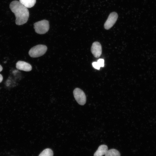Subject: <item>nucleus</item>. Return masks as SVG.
<instances>
[{
    "mask_svg": "<svg viewBox=\"0 0 156 156\" xmlns=\"http://www.w3.org/2000/svg\"><path fill=\"white\" fill-rule=\"evenodd\" d=\"M10 8L15 16V23L17 25H22L27 22L29 16V10L19 1H12L10 5Z\"/></svg>",
    "mask_w": 156,
    "mask_h": 156,
    "instance_id": "nucleus-1",
    "label": "nucleus"
},
{
    "mask_svg": "<svg viewBox=\"0 0 156 156\" xmlns=\"http://www.w3.org/2000/svg\"><path fill=\"white\" fill-rule=\"evenodd\" d=\"M47 50V47L46 45L39 44L31 48L29 52V54L31 57H38L44 54Z\"/></svg>",
    "mask_w": 156,
    "mask_h": 156,
    "instance_id": "nucleus-2",
    "label": "nucleus"
},
{
    "mask_svg": "<svg viewBox=\"0 0 156 156\" xmlns=\"http://www.w3.org/2000/svg\"><path fill=\"white\" fill-rule=\"evenodd\" d=\"M35 32L39 34H44L47 32L49 28V22L47 20H43L34 24Z\"/></svg>",
    "mask_w": 156,
    "mask_h": 156,
    "instance_id": "nucleus-3",
    "label": "nucleus"
},
{
    "mask_svg": "<svg viewBox=\"0 0 156 156\" xmlns=\"http://www.w3.org/2000/svg\"><path fill=\"white\" fill-rule=\"evenodd\" d=\"M74 97L79 104L84 105L86 102V96L83 91L78 88H75L73 91Z\"/></svg>",
    "mask_w": 156,
    "mask_h": 156,
    "instance_id": "nucleus-4",
    "label": "nucleus"
},
{
    "mask_svg": "<svg viewBox=\"0 0 156 156\" xmlns=\"http://www.w3.org/2000/svg\"><path fill=\"white\" fill-rule=\"evenodd\" d=\"M118 18L117 14L113 12L109 15L104 25L105 29H108L111 28L116 22Z\"/></svg>",
    "mask_w": 156,
    "mask_h": 156,
    "instance_id": "nucleus-5",
    "label": "nucleus"
},
{
    "mask_svg": "<svg viewBox=\"0 0 156 156\" xmlns=\"http://www.w3.org/2000/svg\"><path fill=\"white\" fill-rule=\"evenodd\" d=\"M91 51L95 57H99L102 53V47L100 43L98 42H94L91 47Z\"/></svg>",
    "mask_w": 156,
    "mask_h": 156,
    "instance_id": "nucleus-6",
    "label": "nucleus"
},
{
    "mask_svg": "<svg viewBox=\"0 0 156 156\" xmlns=\"http://www.w3.org/2000/svg\"><path fill=\"white\" fill-rule=\"evenodd\" d=\"M16 68L19 70L29 71L32 69V66L29 63L25 62L19 61L16 64Z\"/></svg>",
    "mask_w": 156,
    "mask_h": 156,
    "instance_id": "nucleus-7",
    "label": "nucleus"
},
{
    "mask_svg": "<svg viewBox=\"0 0 156 156\" xmlns=\"http://www.w3.org/2000/svg\"><path fill=\"white\" fill-rule=\"evenodd\" d=\"M108 150V147L107 145H101L94 153V156H102L105 154Z\"/></svg>",
    "mask_w": 156,
    "mask_h": 156,
    "instance_id": "nucleus-8",
    "label": "nucleus"
},
{
    "mask_svg": "<svg viewBox=\"0 0 156 156\" xmlns=\"http://www.w3.org/2000/svg\"><path fill=\"white\" fill-rule=\"evenodd\" d=\"M36 0H19L20 2L27 8L33 7L36 3Z\"/></svg>",
    "mask_w": 156,
    "mask_h": 156,
    "instance_id": "nucleus-9",
    "label": "nucleus"
},
{
    "mask_svg": "<svg viewBox=\"0 0 156 156\" xmlns=\"http://www.w3.org/2000/svg\"><path fill=\"white\" fill-rule=\"evenodd\" d=\"M105 156H120V154L118 151L114 149L108 150Z\"/></svg>",
    "mask_w": 156,
    "mask_h": 156,
    "instance_id": "nucleus-10",
    "label": "nucleus"
},
{
    "mask_svg": "<svg viewBox=\"0 0 156 156\" xmlns=\"http://www.w3.org/2000/svg\"><path fill=\"white\" fill-rule=\"evenodd\" d=\"M53 153L50 148H46L44 150L39 154L38 156H53Z\"/></svg>",
    "mask_w": 156,
    "mask_h": 156,
    "instance_id": "nucleus-11",
    "label": "nucleus"
},
{
    "mask_svg": "<svg viewBox=\"0 0 156 156\" xmlns=\"http://www.w3.org/2000/svg\"><path fill=\"white\" fill-rule=\"evenodd\" d=\"M100 67H103L104 65V60L102 59H99L97 62Z\"/></svg>",
    "mask_w": 156,
    "mask_h": 156,
    "instance_id": "nucleus-12",
    "label": "nucleus"
},
{
    "mask_svg": "<svg viewBox=\"0 0 156 156\" xmlns=\"http://www.w3.org/2000/svg\"><path fill=\"white\" fill-rule=\"evenodd\" d=\"M92 65L97 70L100 69V67L97 62H93L92 63Z\"/></svg>",
    "mask_w": 156,
    "mask_h": 156,
    "instance_id": "nucleus-13",
    "label": "nucleus"
},
{
    "mask_svg": "<svg viewBox=\"0 0 156 156\" xmlns=\"http://www.w3.org/2000/svg\"><path fill=\"white\" fill-rule=\"evenodd\" d=\"M3 79V77L0 74V83L2 82Z\"/></svg>",
    "mask_w": 156,
    "mask_h": 156,
    "instance_id": "nucleus-14",
    "label": "nucleus"
},
{
    "mask_svg": "<svg viewBox=\"0 0 156 156\" xmlns=\"http://www.w3.org/2000/svg\"><path fill=\"white\" fill-rule=\"evenodd\" d=\"M3 70V68L0 65V72H1Z\"/></svg>",
    "mask_w": 156,
    "mask_h": 156,
    "instance_id": "nucleus-15",
    "label": "nucleus"
}]
</instances>
